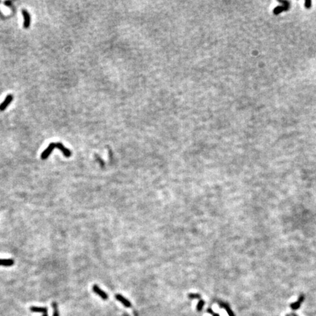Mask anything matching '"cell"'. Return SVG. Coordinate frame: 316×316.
<instances>
[{
	"instance_id": "cell-7",
	"label": "cell",
	"mask_w": 316,
	"mask_h": 316,
	"mask_svg": "<svg viewBox=\"0 0 316 316\" xmlns=\"http://www.w3.org/2000/svg\"><path fill=\"white\" fill-rule=\"evenodd\" d=\"M56 147L58 148L59 149H60L61 152L63 153V154L66 157H70L71 156V152L68 149H67L66 147H65V146L62 143H57L56 144Z\"/></svg>"
},
{
	"instance_id": "cell-1",
	"label": "cell",
	"mask_w": 316,
	"mask_h": 316,
	"mask_svg": "<svg viewBox=\"0 0 316 316\" xmlns=\"http://www.w3.org/2000/svg\"><path fill=\"white\" fill-rule=\"evenodd\" d=\"M278 2L282 3L283 5H280L276 7L275 8H274L273 10V13L275 16H277L279 14H280L283 11H288L290 7V2L288 1H283V0H278Z\"/></svg>"
},
{
	"instance_id": "cell-18",
	"label": "cell",
	"mask_w": 316,
	"mask_h": 316,
	"mask_svg": "<svg viewBox=\"0 0 316 316\" xmlns=\"http://www.w3.org/2000/svg\"><path fill=\"white\" fill-rule=\"evenodd\" d=\"M293 316H297L296 314H293Z\"/></svg>"
},
{
	"instance_id": "cell-5",
	"label": "cell",
	"mask_w": 316,
	"mask_h": 316,
	"mask_svg": "<svg viewBox=\"0 0 316 316\" xmlns=\"http://www.w3.org/2000/svg\"><path fill=\"white\" fill-rule=\"evenodd\" d=\"M13 100V96L12 94H8L6 96V98H5L4 101L0 104V111H3L7 108V106L10 105V103H11Z\"/></svg>"
},
{
	"instance_id": "cell-14",
	"label": "cell",
	"mask_w": 316,
	"mask_h": 316,
	"mask_svg": "<svg viewBox=\"0 0 316 316\" xmlns=\"http://www.w3.org/2000/svg\"><path fill=\"white\" fill-rule=\"evenodd\" d=\"M204 304H205V301H204L203 300H202V299H201V300L198 301V304H197V310L198 311L201 310L203 307L204 306Z\"/></svg>"
},
{
	"instance_id": "cell-11",
	"label": "cell",
	"mask_w": 316,
	"mask_h": 316,
	"mask_svg": "<svg viewBox=\"0 0 316 316\" xmlns=\"http://www.w3.org/2000/svg\"><path fill=\"white\" fill-rule=\"evenodd\" d=\"M220 307H223L224 309H226L229 316H234V313H233V311L231 310V308L229 307V306L228 304H225V303H220Z\"/></svg>"
},
{
	"instance_id": "cell-4",
	"label": "cell",
	"mask_w": 316,
	"mask_h": 316,
	"mask_svg": "<svg viewBox=\"0 0 316 316\" xmlns=\"http://www.w3.org/2000/svg\"><path fill=\"white\" fill-rule=\"evenodd\" d=\"M92 290L94 291V293H95L97 295H98L99 296H100L103 300H107L108 299V294H106L105 291H103L102 289L100 288V287L97 285H94L92 286Z\"/></svg>"
},
{
	"instance_id": "cell-6",
	"label": "cell",
	"mask_w": 316,
	"mask_h": 316,
	"mask_svg": "<svg viewBox=\"0 0 316 316\" xmlns=\"http://www.w3.org/2000/svg\"><path fill=\"white\" fill-rule=\"evenodd\" d=\"M115 297H116V300H118L119 301H120V302L123 304L125 307H132L131 303H130V301H128L127 299H125L123 296H121V294H116V295L115 296Z\"/></svg>"
},
{
	"instance_id": "cell-15",
	"label": "cell",
	"mask_w": 316,
	"mask_h": 316,
	"mask_svg": "<svg viewBox=\"0 0 316 316\" xmlns=\"http://www.w3.org/2000/svg\"><path fill=\"white\" fill-rule=\"evenodd\" d=\"M304 7L307 9H310L312 7V1L311 0H307L304 2Z\"/></svg>"
},
{
	"instance_id": "cell-8",
	"label": "cell",
	"mask_w": 316,
	"mask_h": 316,
	"mask_svg": "<svg viewBox=\"0 0 316 316\" xmlns=\"http://www.w3.org/2000/svg\"><path fill=\"white\" fill-rule=\"evenodd\" d=\"M304 296L303 295H301L300 296H299V299H298L297 301H296V302L293 303V304H290V308L292 309H294V310H296V309H299V307H300L301 306V304L304 301Z\"/></svg>"
},
{
	"instance_id": "cell-10",
	"label": "cell",
	"mask_w": 316,
	"mask_h": 316,
	"mask_svg": "<svg viewBox=\"0 0 316 316\" xmlns=\"http://www.w3.org/2000/svg\"><path fill=\"white\" fill-rule=\"evenodd\" d=\"M14 264L13 259H0V266L3 267H11Z\"/></svg>"
},
{
	"instance_id": "cell-3",
	"label": "cell",
	"mask_w": 316,
	"mask_h": 316,
	"mask_svg": "<svg viewBox=\"0 0 316 316\" xmlns=\"http://www.w3.org/2000/svg\"><path fill=\"white\" fill-rule=\"evenodd\" d=\"M21 13L24 17V27L25 29H27L30 26V24H31V16L26 10H22Z\"/></svg>"
},
{
	"instance_id": "cell-16",
	"label": "cell",
	"mask_w": 316,
	"mask_h": 316,
	"mask_svg": "<svg viewBox=\"0 0 316 316\" xmlns=\"http://www.w3.org/2000/svg\"><path fill=\"white\" fill-rule=\"evenodd\" d=\"M208 313H210V314L213 315V316H220L218 314H215V313H214L213 312H212V309H208Z\"/></svg>"
},
{
	"instance_id": "cell-17",
	"label": "cell",
	"mask_w": 316,
	"mask_h": 316,
	"mask_svg": "<svg viewBox=\"0 0 316 316\" xmlns=\"http://www.w3.org/2000/svg\"><path fill=\"white\" fill-rule=\"evenodd\" d=\"M42 316H48V313H46V314H44L43 315H42Z\"/></svg>"
},
{
	"instance_id": "cell-9",
	"label": "cell",
	"mask_w": 316,
	"mask_h": 316,
	"mask_svg": "<svg viewBox=\"0 0 316 316\" xmlns=\"http://www.w3.org/2000/svg\"><path fill=\"white\" fill-rule=\"evenodd\" d=\"M30 311L32 313H48V308L46 307H35L32 306L30 307Z\"/></svg>"
},
{
	"instance_id": "cell-12",
	"label": "cell",
	"mask_w": 316,
	"mask_h": 316,
	"mask_svg": "<svg viewBox=\"0 0 316 316\" xmlns=\"http://www.w3.org/2000/svg\"><path fill=\"white\" fill-rule=\"evenodd\" d=\"M51 306H52V307H53V316H59V312L58 304H57V303L55 302V301H53V302H52Z\"/></svg>"
},
{
	"instance_id": "cell-2",
	"label": "cell",
	"mask_w": 316,
	"mask_h": 316,
	"mask_svg": "<svg viewBox=\"0 0 316 316\" xmlns=\"http://www.w3.org/2000/svg\"><path fill=\"white\" fill-rule=\"evenodd\" d=\"M56 148V144L55 143H51L48 145V146L47 147L46 149H45L43 152V153L41 154V159L42 160H46L48 157L50 156V154H51V152H53V149Z\"/></svg>"
},
{
	"instance_id": "cell-19",
	"label": "cell",
	"mask_w": 316,
	"mask_h": 316,
	"mask_svg": "<svg viewBox=\"0 0 316 316\" xmlns=\"http://www.w3.org/2000/svg\"><path fill=\"white\" fill-rule=\"evenodd\" d=\"M286 316H290V315H286Z\"/></svg>"
},
{
	"instance_id": "cell-13",
	"label": "cell",
	"mask_w": 316,
	"mask_h": 316,
	"mask_svg": "<svg viewBox=\"0 0 316 316\" xmlns=\"http://www.w3.org/2000/svg\"><path fill=\"white\" fill-rule=\"evenodd\" d=\"M188 297L190 299H201V296L198 294H188Z\"/></svg>"
}]
</instances>
